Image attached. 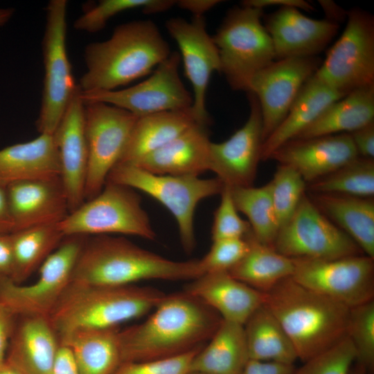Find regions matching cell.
<instances>
[{
  "label": "cell",
  "mask_w": 374,
  "mask_h": 374,
  "mask_svg": "<svg viewBox=\"0 0 374 374\" xmlns=\"http://www.w3.org/2000/svg\"><path fill=\"white\" fill-rule=\"evenodd\" d=\"M222 320L185 290L166 294L146 320L119 330L122 363L166 358L202 347Z\"/></svg>",
  "instance_id": "6da1fadb"
},
{
  "label": "cell",
  "mask_w": 374,
  "mask_h": 374,
  "mask_svg": "<svg viewBox=\"0 0 374 374\" xmlns=\"http://www.w3.org/2000/svg\"><path fill=\"white\" fill-rule=\"evenodd\" d=\"M202 274L199 260H172L124 237L99 235L87 237L71 283L124 286L151 279L192 280Z\"/></svg>",
  "instance_id": "7a4b0ae2"
},
{
  "label": "cell",
  "mask_w": 374,
  "mask_h": 374,
  "mask_svg": "<svg viewBox=\"0 0 374 374\" xmlns=\"http://www.w3.org/2000/svg\"><path fill=\"white\" fill-rule=\"evenodd\" d=\"M168 44L150 20L117 26L111 37L84 48L87 68L78 84L81 92L112 91L152 72L170 55Z\"/></svg>",
  "instance_id": "3957f363"
},
{
  "label": "cell",
  "mask_w": 374,
  "mask_h": 374,
  "mask_svg": "<svg viewBox=\"0 0 374 374\" xmlns=\"http://www.w3.org/2000/svg\"><path fill=\"white\" fill-rule=\"evenodd\" d=\"M263 304L279 321L303 362L346 337L350 308L292 277L265 292Z\"/></svg>",
  "instance_id": "277c9868"
},
{
  "label": "cell",
  "mask_w": 374,
  "mask_h": 374,
  "mask_svg": "<svg viewBox=\"0 0 374 374\" xmlns=\"http://www.w3.org/2000/svg\"><path fill=\"white\" fill-rule=\"evenodd\" d=\"M165 295L157 289L135 285L70 283L49 319L60 340L80 330L118 328L154 310Z\"/></svg>",
  "instance_id": "5b68a950"
},
{
  "label": "cell",
  "mask_w": 374,
  "mask_h": 374,
  "mask_svg": "<svg viewBox=\"0 0 374 374\" xmlns=\"http://www.w3.org/2000/svg\"><path fill=\"white\" fill-rule=\"evenodd\" d=\"M262 16L260 8H233L212 36L219 53L220 73L235 91L248 93L253 76L276 60Z\"/></svg>",
  "instance_id": "8992f818"
},
{
  "label": "cell",
  "mask_w": 374,
  "mask_h": 374,
  "mask_svg": "<svg viewBox=\"0 0 374 374\" xmlns=\"http://www.w3.org/2000/svg\"><path fill=\"white\" fill-rule=\"evenodd\" d=\"M107 181L142 191L162 204L174 216L181 245L186 253L195 247L194 215L202 199L220 195L224 184L217 177L157 175L130 163H118Z\"/></svg>",
  "instance_id": "52a82bcc"
},
{
  "label": "cell",
  "mask_w": 374,
  "mask_h": 374,
  "mask_svg": "<svg viewBox=\"0 0 374 374\" xmlns=\"http://www.w3.org/2000/svg\"><path fill=\"white\" fill-rule=\"evenodd\" d=\"M65 237L117 233L154 240L156 233L134 189L107 181L102 190L59 223Z\"/></svg>",
  "instance_id": "ba28073f"
},
{
  "label": "cell",
  "mask_w": 374,
  "mask_h": 374,
  "mask_svg": "<svg viewBox=\"0 0 374 374\" xmlns=\"http://www.w3.org/2000/svg\"><path fill=\"white\" fill-rule=\"evenodd\" d=\"M346 19L344 32L313 75L345 96L374 86V17L361 8H353Z\"/></svg>",
  "instance_id": "9c48e42d"
},
{
  "label": "cell",
  "mask_w": 374,
  "mask_h": 374,
  "mask_svg": "<svg viewBox=\"0 0 374 374\" xmlns=\"http://www.w3.org/2000/svg\"><path fill=\"white\" fill-rule=\"evenodd\" d=\"M67 1L51 0L46 8L42 42L44 76L36 127L53 134L78 89L66 46Z\"/></svg>",
  "instance_id": "30bf717a"
},
{
  "label": "cell",
  "mask_w": 374,
  "mask_h": 374,
  "mask_svg": "<svg viewBox=\"0 0 374 374\" xmlns=\"http://www.w3.org/2000/svg\"><path fill=\"white\" fill-rule=\"evenodd\" d=\"M87 236L64 238L38 269L29 285L0 280V302L15 316L50 317L71 282L76 262Z\"/></svg>",
  "instance_id": "8fae6325"
},
{
  "label": "cell",
  "mask_w": 374,
  "mask_h": 374,
  "mask_svg": "<svg viewBox=\"0 0 374 374\" xmlns=\"http://www.w3.org/2000/svg\"><path fill=\"white\" fill-rule=\"evenodd\" d=\"M137 118L112 105L84 102L88 153L85 201L96 197L103 188L108 175L122 157Z\"/></svg>",
  "instance_id": "7c38bea8"
},
{
  "label": "cell",
  "mask_w": 374,
  "mask_h": 374,
  "mask_svg": "<svg viewBox=\"0 0 374 374\" xmlns=\"http://www.w3.org/2000/svg\"><path fill=\"white\" fill-rule=\"evenodd\" d=\"M272 247L292 259L332 260L364 254L306 194L290 220L280 228Z\"/></svg>",
  "instance_id": "4fadbf2b"
},
{
  "label": "cell",
  "mask_w": 374,
  "mask_h": 374,
  "mask_svg": "<svg viewBox=\"0 0 374 374\" xmlns=\"http://www.w3.org/2000/svg\"><path fill=\"white\" fill-rule=\"evenodd\" d=\"M294 262L295 281L349 308L374 299V259L369 256Z\"/></svg>",
  "instance_id": "5bb4252c"
},
{
  "label": "cell",
  "mask_w": 374,
  "mask_h": 374,
  "mask_svg": "<svg viewBox=\"0 0 374 374\" xmlns=\"http://www.w3.org/2000/svg\"><path fill=\"white\" fill-rule=\"evenodd\" d=\"M178 52L159 64L145 80L121 90L81 92L84 102H101L128 111L137 117L154 113L181 110L192 107L193 96L180 79Z\"/></svg>",
  "instance_id": "9a60e30c"
},
{
  "label": "cell",
  "mask_w": 374,
  "mask_h": 374,
  "mask_svg": "<svg viewBox=\"0 0 374 374\" xmlns=\"http://www.w3.org/2000/svg\"><path fill=\"white\" fill-rule=\"evenodd\" d=\"M321 62L317 56L276 60L253 76L249 92L256 96L260 105L264 141L283 121Z\"/></svg>",
  "instance_id": "2e32d148"
},
{
  "label": "cell",
  "mask_w": 374,
  "mask_h": 374,
  "mask_svg": "<svg viewBox=\"0 0 374 374\" xmlns=\"http://www.w3.org/2000/svg\"><path fill=\"white\" fill-rule=\"evenodd\" d=\"M166 28L179 46L185 75L193 87L192 111L198 122L209 125L206 93L212 73H220V60L213 37L206 31L205 19L193 17L189 21L170 18Z\"/></svg>",
  "instance_id": "e0dca14e"
},
{
  "label": "cell",
  "mask_w": 374,
  "mask_h": 374,
  "mask_svg": "<svg viewBox=\"0 0 374 374\" xmlns=\"http://www.w3.org/2000/svg\"><path fill=\"white\" fill-rule=\"evenodd\" d=\"M250 112L244 125L227 140L210 144L209 170L230 187L252 186L261 160L262 119L256 96L247 93Z\"/></svg>",
  "instance_id": "ac0fdd59"
},
{
  "label": "cell",
  "mask_w": 374,
  "mask_h": 374,
  "mask_svg": "<svg viewBox=\"0 0 374 374\" xmlns=\"http://www.w3.org/2000/svg\"><path fill=\"white\" fill-rule=\"evenodd\" d=\"M53 134L59 153L60 178L71 213L85 201L88 166L84 102L79 87Z\"/></svg>",
  "instance_id": "d6986e66"
},
{
  "label": "cell",
  "mask_w": 374,
  "mask_h": 374,
  "mask_svg": "<svg viewBox=\"0 0 374 374\" xmlns=\"http://www.w3.org/2000/svg\"><path fill=\"white\" fill-rule=\"evenodd\" d=\"M348 133L291 140L269 157L296 170L306 184L337 170L358 157Z\"/></svg>",
  "instance_id": "ffe728a7"
},
{
  "label": "cell",
  "mask_w": 374,
  "mask_h": 374,
  "mask_svg": "<svg viewBox=\"0 0 374 374\" xmlns=\"http://www.w3.org/2000/svg\"><path fill=\"white\" fill-rule=\"evenodd\" d=\"M272 40L276 60L317 56L337 34L339 24L315 19L295 8H280L264 24Z\"/></svg>",
  "instance_id": "44dd1931"
},
{
  "label": "cell",
  "mask_w": 374,
  "mask_h": 374,
  "mask_svg": "<svg viewBox=\"0 0 374 374\" xmlns=\"http://www.w3.org/2000/svg\"><path fill=\"white\" fill-rule=\"evenodd\" d=\"M13 232L43 224H59L69 213L60 176L7 185Z\"/></svg>",
  "instance_id": "7402d4cb"
},
{
  "label": "cell",
  "mask_w": 374,
  "mask_h": 374,
  "mask_svg": "<svg viewBox=\"0 0 374 374\" xmlns=\"http://www.w3.org/2000/svg\"><path fill=\"white\" fill-rule=\"evenodd\" d=\"M60 346L48 317L19 316L5 360L24 374H51Z\"/></svg>",
  "instance_id": "603a6c76"
},
{
  "label": "cell",
  "mask_w": 374,
  "mask_h": 374,
  "mask_svg": "<svg viewBox=\"0 0 374 374\" xmlns=\"http://www.w3.org/2000/svg\"><path fill=\"white\" fill-rule=\"evenodd\" d=\"M208 124L195 123L176 138L134 163L157 175L199 177L209 170Z\"/></svg>",
  "instance_id": "cb8c5ba5"
},
{
  "label": "cell",
  "mask_w": 374,
  "mask_h": 374,
  "mask_svg": "<svg viewBox=\"0 0 374 374\" xmlns=\"http://www.w3.org/2000/svg\"><path fill=\"white\" fill-rule=\"evenodd\" d=\"M184 290L202 301L223 320L242 325L265 300L264 292L236 279L229 271L204 274L190 280Z\"/></svg>",
  "instance_id": "d4e9b609"
},
{
  "label": "cell",
  "mask_w": 374,
  "mask_h": 374,
  "mask_svg": "<svg viewBox=\"0 0 374 374\" xmlns=\"http://www.w3.org/2000/svg\"><path fill=\"white\" fill-rule=\"evenodd\" d=\"M60 176L58 150L53 134H39L27 142L0 150V183Z\"/></svg>",
  "instance_id": "484cf974"
},
{
  "label": "cell",
  "mask_w": 374,
  "mask_h": 374,
  "mask_svg": "<svg viewBox=\"0 0 374 374\" xmlns=\"http://www.w3.org/2000/svg\"><path fill=\"white\" fill-rule=\"evenodd\" d=\"M315 206L374 259V199L335 193H310Z\"/></svg>",
  "instance_id": "4316f807"
},
{
  "label": "cell",
  "mask_w": 374,
  "mask_h": 374,
  "mask_svg": "<svg viewBox=\"0 0 374 374\" xmlns=\"http://www.w3.org/2000/svg\"><path fill=\"white\" fill-rule=\"evenodd\" d=\"M345 96L313 75L304 84L280 125L263 142L261 160L294 139L312 123L332 103Z\"/></svg>",
  "instance_id": "83f0119b"
},
{
  "label": "cell",
  "mask_w": 374,
  "mask_h": 374,
  "mask_svg": "<svg viewBox=\"0 0 374 374\" xmlns=\"http://www.w3.org/2000/svg\"><path fill=\"white\" fill-rule=\"evenodd\" d=\"M206 343L195 355L190 373L241 374L250 359L242 324L222 319Z\"/></svg>",
  "instance_id": "f1b7e54d"
},
{
  "label": "cell",
  "mask_w": 374,
  "mask_h": 374,
  "mask_svg": "<svg viewBox=\"0 0 374 374\" xmlns=\"http://www.w3.org/2000/svg\"><path fill=\"white\" fill-rule=\"evenodd\" d=\"M373 121L374 86H371L354 90L330 104L294 139L349 134Z\"/></svg>",
  "instance_id": "f546056e"
},
{
  "label": "cell",
  "mask_w": 374,
  "mask_h": 374,
  "mask_svg": "<svg viewBox=\"0 0 374 374\" xmlns=\"http://www.w3.org/2000/svg\"><path fill=\"white\" fill-rule=\"evenodd\" d=\"M197 122L199 123L191 107L138 117L119 163H135L166 145Z\"/></svg>",
  "instance_id": "4dcf8cb0"
},
{
  "label": "cell",
  "mask_w": 374,
  "mask_h": 374,
  "mask_svg": "<svg viewBox=\"0 0 374 374\" xmlns=\"http://www.w3.org/2000/svg\"><path fill=\"white\" fill-rule=\"evenodd\" d=\"M118 328L83 330L60 340L73 357L80 374H113L122 363Z\"/></svg>",
  "instance_id": "1f68e13d"
},
{
  "label": "cell",
  "mask_w": 374,
  "mask_h": 374,
  "mask_svg": "<svg viewBox=\"0 0 374 374\" xmlns=\"http://www.w3.org/2000/svg\"><path fill=\"white\" fill-rule=\"evenodd\" d=\"M244 238L249 242V249L229 271L232 276L265 293L283 279L292 276L294 259L258 242L251 231Z\"/></svg>",
  "instance_id": "d6a6232c"
},
{
  "label": "cell",
  "mask_w": 374,
  "mask_h": 374,
  "mask_svg": "<svg viewBox=\"0 0 374 374\" xmlns=\"http://www.w3.org/2000/svg\"><path fill=\"white\" fill-rule=\"evenodd\" d=\"M250 359L294 364V347L283 328L262 304L243 325Z\"/></svg>",
  "instance_id": "836d02e7"
},
{
  "label": "cell",
  "mask_w": 374,
  "mask_h": 374,
  "mask_svg": "<svg viewBox=\"0 0 374 374\" xmlns=\"http://www.w3.org/2000/svg\"><path fill=\"white\" fill-rule=\"evenodd\" d=\"M59 224H43L10 233L13 267L10 280L23 284L60 245Z\"/></svg>",
  "instance_id": "e575fe53"
},
{
  "label": "cell",
  "mask_w": 374,
  "mask_h": 374,
  "mask_svg": "<svg viewBox=\"0 0 374 374\" xmlns=\"http://www.w3.org/2000/svg\"><path fill=\"white\" fill-rule=\"evenodd\" d=\"M230 188L234 204L238 211L247 217L254 238L260 243L272 247L279 225L269 182L260 187Z\"/></svg>",
  "instance_id": "d590c367"
},
{
  "label": "cell",
  "mask_w": 374,
  "mask_h": 374,
  "mask_svg": "<svg viewBox=\"0 0 374 374\" xmlns=\"http://www.w3.org/2000/svg\"><path fill=\"white\" fill-rule=\"evenodd\" d=\"M312 193L373 197L374 159L358 157L337 170L308 184Z\"/></svg>",
  "instance_id": "8d00e7d4"
},
{
  "label": "cell",
  "mask_w": 374,
  "mask_h": 374,
  "mask_svg": "<svg viewBox=\"0 0 374 374\" xmlns=\"http://www.w3.org/2000/svg\"><path fill=\"white\" fill-rule=\"evenodd\" d=\"M176 5L172 0H101L97 4L86 6L73 23L77 30L93 33L102 30L107 21L117 14L140 8L145 13L166 11Z\"/></svg>",
  "instance_id": "74e56055"
},
{
  "label": "cell",
  "mask_w": 374,
  "mask_h": 374,
  "mask_svg": "<svg viewBox=\"0 0 374 374\" xmlns=\"http://www.w3.org/2000/svg\"><path fill=\"white\" fill-rule=\"evenodd\" d=\"M346 337L351 341L357 364L371 373L374 368V299L350 308Z\"/></svg>",
  "instance_id": "f35d334b"
},
{
  "label": "cell",
  "mask_w": 374,
  "mask_h": 374,
  "mask_svg": "<svg viewBox=\"0 0 374 374\" xmlns=\"http://www.w3.org/2000/svg\"><path fill=\"white\" fill-rule=\"evenodd\" d=\"M269 184L280 229L294 213L305 194L307 184L296 170L283 164L278 165Z\"/></svg>",
  "instance_id": "ab89813d"
},
{
  "label": "cell",
  "mask_w": 374,
  "mask_h": 374,
  "mask_svg": "<svg viewBox=\"0 0 374 374\" xmlns=\"http://www.w3.org/2000/svg\"><path fill=\"white\" fill-rule=\"evenodd\" d=\"M356 362L355 348L346 337L341 341L304 362L294 374H350Z\"/></svg>",
  "instance_id": "60d3db41"
},
{
  "label": "cell",
  "mask_w": 374,
  "mask_h": 374,
  "mask_svg": "<svg viewBox=\"0 0 374 374\" xmlns=\"http://www.w3.org/2000/svg\"><path fill=\"white\" fill-rule=\"evenodd\" d=\"M220 195V204L214 213L212 240L244 238L251 231V226L239 215L230 187L224 185Z\"/></svg>",
  "instance_id": "b9f144b4"
},
{
  "label": "cell",
  "mask_w": 374,
  "mask_h": 374,
  "mask_svg": "<svg viewBox=\"0 0 374 374\" xmlns=\"http://www.w3.org/2000/svg\"><path fill=\"white\" fill-rule=\"evenodd\" d=\"M249 247L245 238L213 241L208 252L199 260L203 273L229 271L244 256Z\"/></svg>",
  "instance_id": "7bdbcfd3"
},
{
  "label": "cell",
  "mask_w": 374,
  "mask_h": 374,
  "mask_svg": "<svg viewBox=\"0 0 374 374\" xmlns=\"http://www.w3.org/2000/svg\"><path fill=\"white\" fill-rule=\"evenodd\" d=\"M202 347L166 358L123 362L113 374H190L193 359Z\"/></svg>",
  "instance_id": "ee69618b"
},
{
  "label": "cell",
  "mask_w": 374,
  "mask_h": 374,
  "mask_svg": "<svg viewBox=\"0 0 374 374\" xmlns=\"http://www.w3.org/2000/svg\"><path fill=\"white\" fill-rule=\"evenodd\" d=\"M359 157H374V121L349 133Z\"/></svg>",
  "instance_id": "f6af8a7d"
},
{
  "label": "cell",
  "mask_w": 374,
  "mask_h": 374,
  "mask_svg": "<svg viewBox=\"0 0 374 374\" xmlns=\"http://www.w3.org/2000/svg\"><path fill=\"white\" fill-rule=\"evenodd\" d=\"M294 364L249 359L241 374H294Z\"/></svg>",
  "instance_id": "bcb514c9"
},
{
  "label": "cell",
  "mask_w": 374,
  "mask_h": 374,
  "mask_svg": "<svg viewBox=\"0 0 374 374\" xmlns=\"http://www.w3.org/2000/svg\"><path fill=\"white\" fill-rule=\"evenodd\" d=\"M16 317L17 316L0 302V364L5 361Z\"/></svg>",
  "instance_id": "7dc6e473"
},
{
  "label": "cell",
  "mask_w": 374,
  "mask_h": 374,
  "mask_svg": "<svg viewBox=\"0 0 374 374\" xmlns=\"http://www.w3.org/2000/svg\"><path fill=\"white\" fill-rule=\"evenodd\" d=\"M13 256L10 234L0 235V280L11 278Z\"/></svg>",
  "instance_id": "c3c4849f"
},
{
  "label": "cell",
  "mask_w": 374,
  "mask_h": 374,
  "mask_svg": "<svg viewBox=\"0 0 374 374\" xmlns=\"http://www.w3.org/2000/svg\"><path fill=\"white\" fill-rule=\"evenodd\" d=\"M242 6L264 9L266 7L278 6L280 8H295L305 11L314 10V6L304 0H245Z\"/></svg>",
  "instance_id": "681fc988"
},
{
  "label": "cell",
  "mask_w": 374,
  "mask_h": 374,
  "mask_svg": "<svg viewBox=\"0 0 374 374\" xmlns=\"http://www.w3.org/2000/svg\"><path fill=\"white\" fill-rule=\"evenodd\" d=\"M51 374H80L70 349L60 344Z\"/></svg>",
  "instance_id": "f907efd6"
},
{
  "label": "cell",
  "mask_w": 374,
  "mask_h": 374,
  "mask_svg": "<svg viewBox=\"0 0 374 374\" xmlns=\"http://www.w3.org/2000/svg\"><path fill=\"white\" fill-rule=\"evenodd\" d=\"M6 187V185L0 183V235L10 234L13 231Z\"/></svg>",
  "instance_id": "816d5d0a"
},
{
  "label": "cell",
  "mask_w": 374,
  "mask_h": 374,
  "mask_svg": "<svg viewBox=\"0 0 374 374\" xmlns=\"http://www.w3.org/2000/svg\"><path fill=\"white\" fill-rule=\"evenodd\" d=\"M221 2L219 0H180L176 1V4L190 12L193 17H200Z\"/></svg>",
  "instance_id": "f5cc1de1"
},
{
  "label": "cell",
  "mask_w": 374,
  "mask_h": 374,
  "mask_svg": "<svg viewBox=\"0 0 374 374\" xmlns=\"http://www.w3.org/2000/svg\"><path fill=\"white\" fill-rule=\"evenodd\" d=\"M319 2L326 14V19L338 24L346 19L347 12L334 1H319Z\"/></svg>",
  "instance_id": "db71d44e"
},
{
  "label": "cell",
  "mask_w": 374,
  "mask_h": 374,
  "mask_svg": "<svg viewBox=\"0 0 374 374\" xmlns=\"http://www.w3.org/2000/svg\"><path fill=\"white\" fill-rule=\"evenodd\" d=\"M15 10L12 8H0V27L5 25L13 16Z\"/></svg>",
  "instance_id": "11a10c76"
},
{
  "label": "cell",
  "mask_w": 374,
  "mask_h": 374,
  "mask_svg": "<svg viewBox=\"0 0 374 374\" xmlns=\"http://www.w3.org/2000/svg\"><path fill=\"white\" fill-rule=\"evenodd\" d=\"M0 374H24L6 360L0 364Z\"/></svg>",
  "instance_id": "9f6ffc18"
},
{
  "label": "cell",
  "mask_w": 374,
  "mask_h": 374,
  "mask_svg": "<svg viewBox=\"0 0 374 374\" xmlns=\"http://www.w3.org/2000/svg\"><path fill=\"white\" fill-rule=\"evenodd\" d=\"M350 374H367V372L362 366L357 364L355 368L351 369Z\"/></svg>",
  "instance_id": "6f0895ef"
},
{
  "label": "cell",
  "mask_w": 374,
  "mask_h": 374,
  "mask_svg": "<svg viewBox=\"0 0 374 374\" xmlns=\"http://www.w3.org/2000/svg\"><path fill=\"white\" fill-rule=\"evenodd\" d=\"M190 374H208V373H198V372H192Z\"/></svg>",
  "instance_id": "680465c9"
}]
</instances>
